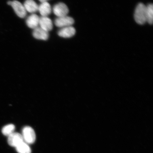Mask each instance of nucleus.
Listing matches in <instances>:
<instances>
[{
	"mask_svg": "<svg viewBox=\"0 0 153 153\" xmlns=\"http://www.w3.org/2000/svg\"><path fill=\"white\" fill-rule=\"evenodd\" d=\"M32 34L36 39L42 40H47L49 37L48 32L44 30L40 27L33 29Z\"/></svg>",
	"mask_w": 153,
	"mask_h": 153,
	"instance_id": "9",
	"label": "nucleus"
},
{
	"mask_svg": "<svg viewBox=\"0 0 153 153\" xmlns=\"http://www.w3.org/2000/svg\"><path fill=\"white\" fill-rule=\"evenodd\" d=\"M22 134L18 133H13L8 136L7 142L10 146L15 148L24 142Z\"/></svg>",
	"mask_w": 153,
	"mask_h": 153,
	"instance_id": "6",
	"label": "nucleus"
},
{
	"mask_svg": "<svg viewBox=\"0 0 153 153\" xmlns=\"http://www.w3.org/2000/svg\"><path fill=\"white\" fill-rule=\"evenodd\" d=\"M15 126L13 124H9L4 127L2 129V133L3 134L9 136L13 133H14Z\"/></svg>",
	"mask_w": 153,
	"mask_h": 153,
	"instance_id": "15",
	"label": "nucleus"
},
{
	"mask_svg": "<svg viewBox=\"0 0 153 153\" xmlns=\"http://www.w3.org/2000/svg\"><path fill=\"white\" fill-rule=\"evenodd\" d=\"M53 11L57 17H60L67 16L69 12V9L65 4L59 3L53 6Z\"/></svg>",
	"mask_w": 153,
	"mask_h": 153,
	"instance_id": "5",
	"label": "nucleus"
},
{
	"mask_svg": "<svg viewBox=\"0 0 153 153\" xmlns=\"http://www.w3.org/2000/svg\"><path fill=\"white\" fill-rule=\"evenodd\" d=\"M39 26L40 27L48 32L51 31L53 28L52 21L48 17L41 16L40 18Z\"/></svg>",
	"mask_w": 153,
	"mask_h": 153,
	"instance_id": "8",
	"label": "nucleus"
},
{
	"mask_svg": "<svg viewBox=\"0 0 153 153\" xmlns=\"http://www.w3.org/2000/svg\"><path fill=\"white\" fill-rule=\"evenodd\" d=\"M38 11L42 17H48L51 14L52 9L50 4L48 2L41 3L38 5Z\"/></svg>",
	"mask_w": 153,
	"mask_h": 153,
	"instance_id": "11",
	"label": "nucleus"
},
{
	"mask_svg": "<svg viewBox=\"0 0 153 153\" xmlns=\"http://www.w3.org/2000/svg\"><path fill=\"white\" fill-rule=\"evenodd\" d=\"M22 136L24 142L27 144H32L36 140V135L34 130L29 126H26L22 129Z\"/></svg>",
	"mask_w": 153,
	"mask_h": 153,
	"instance_id": "2",
	"label": "nucleus"
},
{
	"mask_svg": "<svg viewBox=\"0 0 153 153\" xmlns=\"http://www.w3.org/2000/svg\"><path fill=\"white\" fill-rule=\"evenodd\" d=\"M75 33V28L72 26L61 28L58 32V34L59 36L64 38L71 37Z\"/></svg>",
	"mask_w": 153,
	"mask_h": 153,
	"instance_id": "7",
	"label": "nucleus"
},
{
	"mask_svg": "<svg viewBox=\"0 0 153 153\" xmlns=\"http://www.w3.org/2000/svg\"><path fill=\"white\" fill-rule=\"evenodd\" d=\"M74 23V20L71 17L66 16L57 17L55 20L54 23L57 27L61 28L72 26Z\"/></svg>",
	"mask_w": 153,
	"mask_h": 153,
	"instance_id": "4",
	"label": "nucleus"
},
{
	"mask_svg": "<svg viewBox=\"0 0 153 153\" xmlns=\"http://www.w3.org/2000/svg\"><path fill=\"white\" fill-rule=\"evenodd\" d=\"M134 19L137 23L140 25L144 24L146 22V6L142 3H139L135 9Z\"/></svg>",
	"mask_w": 153,
	"mask_h": 153,
	"instance_id": "1",
	"label": "nucleus"
},
{
	"mask_svg": "<svg viewBox=\"0 0 153 153\" xmlns=\"http://www.w3.org/2000/svg\"><path fill=\"white\" fill-rule=\"evenodd\" d=\"M24 5L27 12L34 14L38 11V5L33 0H26Z\"/></svg>",
	"mask_w": 153,
	"mask_h": 153,
	"instance_id": "12",
	"label": "nucleus"
},
{
	"mask_svg": "<svg viewBox=\"0 0 153 153\" xmlns=\"http://www.w3.org/2000/svg\"><path fill=\"white\" fill-rule=\"evenodd\" d=\"M40 17L35 14H32L26 19V24L29 27L33 29L39 27Z\"/></svg>",
	"mask_w": 153,
	"mask_h": 153,
	"instance_id": "10",
	"label": "nucleus"
},
{
	"mask_svg": "<svg viewBox=\"0 0 153 153\" xmlns=\"http://www.w3.org/2000/svg\"><path fill=\"white\" fill-rule=\"evenodd\" d=\"M41 3L45 2H48L49 0H39Z\"/></svg>",
	"mask_w": 153,
	"mask_h": 153,
	"instance_id": "16",
	"label": "nucleus"
},
{
	"mask_svg": "<svg viewBox=\"0 0 153 153\" xmlns=\"http://www.w3.org/2000/svg\"><path fill=\"white\" fill-rule=\"evenodd\" d=\"M7 4L12 7L15 13L20 18H24L26 16L27 11L24 5L20 2L17 1H9Z\"/></svg>",
	"mask_w": 153,
	"mask_h": 153,
	"instance_id": "3",
	"label": "nucleus"
},
{
	"mask_svg": "<svg viewBox=\"0 0 153 153\" xmlns=\"http://www.w3.org/2000/svg\"><path fill=\"white\" fill-rule=\"evenodd\" d=\"M146 15L147 22L150 24L153 23V6L152 4H149L146 6Z\"/></svg>",
	"mask_w": 153,
	"mask_h": 153,
	"instance_id": "14",
	"label": "nucleus"
},
{
	"mask_svg": "<svg viewBox=\"0 0 153 153\" xmlns=\"http://www.w3.org/2000/svg\"><path fill=\"white\" fill-rule=\"evenodd\" d=\"M17 152L19 153H31V150L27 143L22 142L16 147Z\"/></svg>",
	"mask_w": 153,
	"mask_h": 153,
	"instance_id": "13",
	"label": "nucleus"
}]
</instances>
